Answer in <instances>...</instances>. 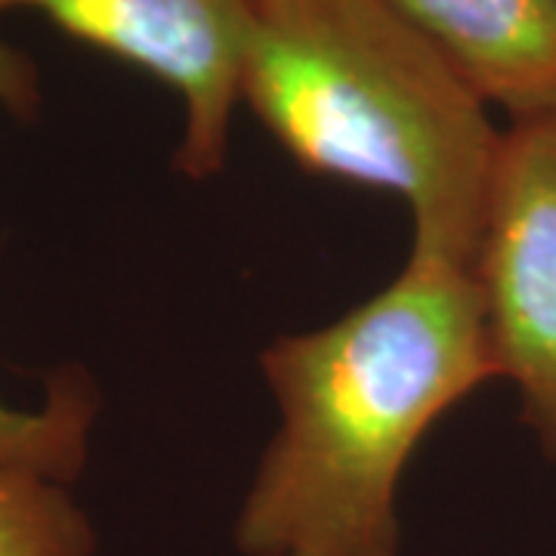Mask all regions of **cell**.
Segmentation results:
<instances>
[{"label": "cell", "mask_w": 556, "mask_h": 556, "mask_svg": "<svg viewBox=\"0 0 556 556\" xmlns=\"http://www.w3.org/2000/svg\"><path fill=\"white\" fill-rule=\"evenodd\" d=\"M278 405L236 541L248 556H399V479L448 408L497 378L470 266L412 248L383 291L260 356Z\"/></svg>", "instance_id": "cell-1"}, {"label": "cell", "mask_w": 556, "mask_h": 556, "mask_svg": "<svg viewBox=\"0 0 556 556\" xmlns=\"http://www.w3.org/2000/svg\"><path fill=\"white\" fill-rule=\"evenodd\" d=\"M239 100L303 170L393 192L412 248L473 269L501 130L390 0H248Z\"/></svg>", "instance_id": "cell-2"}, {"label": "cell", "mask_w": 556, "mask_h": 556, "mask_svg": "<svg viewBox=\"0 0 556 556\" xmlns=\"http://www.w3.org/2000/svg\"><path fill=\"white\" fill-rule=\"evenodd\" d=\"M473 278L497 378L556 460V118L501 130Z\"/></svg>", "instance_id": "cell-3"}, {"label": "cell", "mask_w": 556, "mask_h": 556, "mask_svg": "<svg viewBox=\"0 0 556 556\" xmlns=\"http://www.w3.org/2000/svg\"><path fill=\"white\" fill-rule=\"evenodd\" d=\"M170 87L182 102L177 167L211 179L226 167L239 105L248 0H0Z\"/></svg>", "instance_id": "cell-4"}, {"label": "cell", "mask_w": 556, "mask_h": 556, "mask_svg": "<svg viewBox=\"0 0 556 556\" xmlns=\"http://www.w3.org/2000/svg\"><path fill=\"white\" fill-rule=\"evenodd\" d=\"M510 121L556 118V0H390Z\"/></svg>", "instance_id": "cell-5"}, {"label": "cell", "mask_w": 556, "mask_h": 556, "mask_svg": "<svg viewBox=\"0 0 556 556\" xmlns=\"http://www.w3.org/2000/svg\"><path fill=\"white\" fill-rule=\"evenodd\" d=\"M40 102L35 62L20 47L0 40V109L28 115ZM97 420V396L78 375L50 383L47 402L16 408L0 399V464L68 482L87 460L90 430Z\"/></svg>", "instance_id": "cell-6"}, {"label": "cell", "mask_w": 556, "mask_h": 556, "mask_svg": "<svg viewBox=\"0 0 556 556\" xmlns=\"http://www.w3.org/2000/svg\"><path fill=\"white\" fill-rule=\"evenodd\" d=\"M97 532L65 482L0 464V556H93Z\"/></svg>", "instance_id": "cell-7"}]
</instances>
